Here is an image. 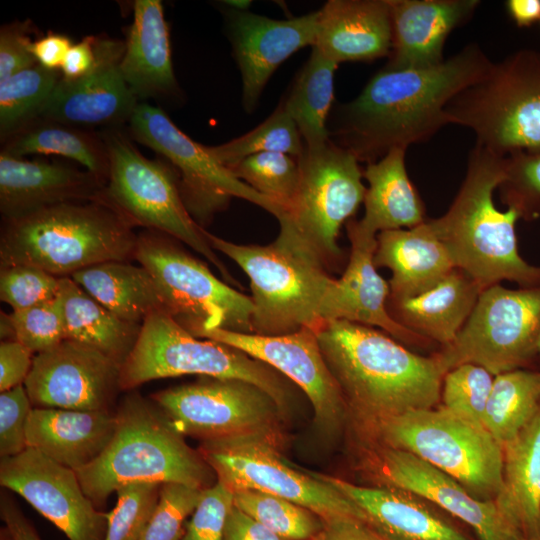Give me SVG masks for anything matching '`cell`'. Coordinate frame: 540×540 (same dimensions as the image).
<instances>
[{"mask_svg":"<svg viewBox=\"0 0 540 540\" xmlns=\"http://www.w3.org/2000/svg\"><path fill=\"white\" fill-rule=\"evenodd\" d=\"M58 296L66 339L88 345L122 366L136 344L142 325L113 314L71 277L61 278Z\"/></svg>","mask_w":540,"mask_h":540,"instance_id":"cell-35","label":"cell"},{"mask_svg":"<svg viewBox=\"0 0 540 540\" xmlns=\"http://www.w3.org/2000/svg\"><path fill=\"white\" fill-rule=\"evenodd\" d=\"M538 353H540V340H539V344H538Z\"/></svg>","mask_w":540,"mask_h":540,"instance_id":"cell-61","label":"cell"},{"mask_svg":"<svg viewBox=\"0 0 540 540\" xmlns=\"http://www.w3.org/2000/svg\"><path fill=\"white\" fill-rule=\"evenodd\" d=\"M298 187L290 207L279 218L332 267L342 256L337 244L341 226L364 201L363 171L356 157L331 139L304 148L297 158Z\"/></svg>","mask_w":540,"mask_h":540,"instance_id":"cell-13","label":"cell"},{"mask_svg":"<svg viewBox=\"0 0 540 540\" xmlns=\"http://www.w3.org/2000/svg\"><path fill=\"white\" fill-rule=\"evenodd\" d=\"M503 455V487L494 502L524 538L540 537V412L503 445Z\"/></svg>","mask_w":540,"mask_h":540,"instance_id":"cell-32","label":"cell"},{"mask_svg":"<svg viewBox=\"0 0 540 540\" xmlns=\"http://www.w3.org/2000/svg\"><path fill=\"white\" fill-rule=\"evenodd\" d=\"M33 352L16 340L0 343V391L24 384L33 364Z\"/></svg>","mask_w":540,"mask_h":540,"instance_id":"cell-52","label":"cell"},{"mask_svg":"<svg viewBox=\"0 0 540 540\" xmlns=\"http://www.w3.org/2000/svg\"><path fill=\"white\" fill-rule=\"evenodd\" d=\"M0 516L13 540H41L11 497L1 496Z\"/></svg>","mask_w":540,"mask_h":540,"instance_id":"cell-57","label":"cell"},{"mask_svg":"<svg viewBox=\"0 0 540 540\" xmlns=\"http://www.w3.org/2000/svg\"><path fill=\"white\" fill-rule=\"evenodd\" d=\"M539 412L540 372L516 369L495 376L484 426L502 447Z\"/></svg>","mask_w":540,"mask_h":540,"instance_id":"cell-38","label":"cell"},{"mask_svg":"<svg viewBox=\"0 0 540 540\" xmlns=\"http://www.w3.org/2000/svg\"><path fill=\"white\" fill-rule=\"evenodd\" d=\"M61 77V71L49 70L36 64L0 82L2 143L40 117Z\"/></svg>","mask_w":540,"mask_h":540,"instance_id":"cell-39","label":"cell"},{"mask_svg":"<svg viewBox=\"0 0 540 540\" xmlns=\"http://www.w3.org/2000/svg\"><path fill=\"white\" fill-rule=\"evenodd\" d=\"M161 485L138 482L118 488L117 503L106 513L104 540H139L155 510Z\"/></svg>","mask_w":540,"mask_h":540,"instance_id":"cell-45","label":"cell"},{"mask_svg":"<svg viewBox=\"0 0 540 540\" xmlns=\"http://www.w3.org/2000/svg\"><path fill=\"white\" fill-rule=\"evenodd\" d=\"M501 201L520 218L540 216V148L506 156V177L498 187Z\"/></svg>","mask_w":540,"mask_h":540,"instance_id":"cell-46","label":"cell"},{"mask_svg":"<svg viewBox=\"0 0 540 540\" xmlns=\"http://www.w3.org/2000/svg\"><path fill=\"white\" fill-rule=\"evenodd\" d=\"M450 124L471 129L476 144L498 155L540 148V52L520 49L458 93Z\"/></svg>","mask_w":540,"mask_h":540,"instance_id":"cell-8","label":"cell"},{"mask_svg":"<svg viewBox=\"0 0 540 540\" xmlns=\"http://www.w3.org/2000/svg\"><path fill=\"white\" fill-rule=\"evenodd\" d=\"M506 9L520 28L530 27L540 21V0H508Z\"/></svg>","mask_w":540,"mask_h":540,"instance_id":"cell-58","label":"cell"},{"mask_svg":"<svg viewBox=\"0 0 540 540\" xmlns=\"http://www.w3.org/2000/svg\"><path fill=\"white\" fill-rule=\"evenodd\" d=\"M1 151L18 158L31 154L62 156L105 181L109 172V155L101 133L41 117L4 141Z\"/></svg>","mask_w":540,"mask_h":540,"instance_id":"cell-36","label":"cell"},{"mask_svg":"<svg viewBox=\"0 0 540 540\" xmlns=\"http://www.w3.org/2000/svg\"><path fill=\"white\" fill-rule=\"evenodd\" d=\"M318 540H390L354 518H339L324 521L323 531Z\"/></svg>","mask_w":540,"mask_h":540,"instance_id":"cell-55","label":"cell"},{"mask_svg":"<svg viewBox=\"0 0 540 540\" xmlns=\"http://www.w3.org/2000/svg\"><path fill=\"white\" fill-rule=\"evenodd\" d=\"M229 171L272 200L283 213L293 202L299 181V166L293 156L279 152L257 153L243 159Z\"/></svg>","mask_w":540,"mask_h":540,"instance_id":"cell-42","label":"cell"},{"mask_svg":"<svg viewBox=\"0 0 540 540\" xmlns=\"http://www.w3.org/2000/svg\"><path fill=\"white\" fill-rule=\"evenodd\" d=\"M106 181L85 170L0 152V213L14 220L75 201H104Z\"/></svg>","mask_w":540,"mask_h":540,"instance_id":"cell-24","label":"cell"},{"mask_svg":"<svg viewBox=\"0 0 540 540\" xmlns=\"http://www.w3.org/2000/svg\"><path fill=\"white\" fill-rule=\"evenodd\" d=\"M485 368L465 363L443 377L441 399L447 410L484 426V415L494 378Z\"/></svg>","mask_w":540,"mask_h":540,"instance_id":"cell-44","label":"cell"},{"mask_svg":"<svg viewBox=\"0 0 540 540\" xmlns=\"http://www.w3.org/2000/svg\"><path fill=\"white\" fill-rule=\"evenodd\" d=\"M71 39L60 33L49 31L31 44V53L37 64L49 70L60 71L71 46Z\"/></svg>","mask_w":540,"mask_h":540,"instance_id":"cell-53","label":"cell"},{"mask_svg":"<svg viewBox=\"0 0 540 540\" xmlns=\"http://www.w3.org/2000/svg\"><path fill=\"white\" fill-rule=\"evenodd\" d=\"M211 155L228 170L257 153L279 152L298 158L305 144L294 120L282 102L256 128L217 146H207Z\"/></svg>","mask_w":540,"mask_h":540,"instance_id":"cell-40","label":"cell"},{"mask_svg":"<svg viewBox=\"0 0 540 540\" xmlns=\"http://www.w3.org/2000/svg\"><path fill=\"white\" fill-rule=\"evenodd\" d=\"M131 137L160 154L178 172L179 191L192 218L204 228L234 197L276 218L282 209L236 178L203 146L182 132L160 107L140 102L128 123Z\"/></svg>","mask_w":540,"mask_h":540,"instance_id":"cell-15","label":"cell"},{"mask_svg":"<svg viewBox=\"0 0 540 540\" xmlns=\"http://www.w3.org/2000/svg\"><path fill=\"white\" fill-rule=\"evenodd\" d=\"M203 490L180 483L162 484L155 510L139 540H181L184 522L197 507Z\"/></svg>","mask_w":540,"mask_h":540,"instance_id":"cell-47","label":"cell"},{"mask_svg":"<svg viewBox=\"0 0 540 540\" xmlns=\"http://www.w3.org/2000/svg\"><path fill=\"white\" fill-rule=\"evenodd\" d=\"M33 405L24 384L0 394V456L10 457L27 446V425Z\"/></svg>","mask_w":540,"mask_h":540,"instance_id":"cell-50","label":"cell"},{"mask_svg":"<svg viewBox=\"0 0 540 540\" xmlns=\"http://www.w3.org/2000/svg\"><path fill=\"white\" fill-rule=\"evenodd\" d=\"M525 540H540V537L531 538V539H525Z\"/></svg>","mask_w":540,"mask_h":540,"instance_id":"cell-60","label":"cell"},{"mask_svg":"<svg viewBox=\"0 0 540 540\" xmlns=\"http://www.w3.org/2000/svg\"><path fill=\"white\" fill-rule=\"evenodd\" d=\"M373 261L376 268L385 267L392 273L390 300L420 295L456 268L427 220L412 228L378 233Z\"/></svg>","mask_w":540,"mask_h":540,"instance_id":"cell-28","label":"cell"},{"mask_svg":"<svg viewBox=\"0 0 540 540\" xmlns=\"http://www.w3.org/2000/svg\"><path fill=\"white\" fill-rule=\"evenodd\" d=\"M405 154L406 149L395 148L363 171L369 186L358 224L367 233L412 228L426 221L424 203L406 171Z\"/></svg>","mask_w":540,"mask_h":540,"instance_id":"cell-33","label":"cell"},{"mask_svg":"<svg viewBox=\"0 0 540 540\" xmlns=\"http://www.w3.org/2000/svg\"><path fill=\"white\" fill-rule=\"evenodd\" d=\"M492 64L478 44L470 43L433 67L382 68L355 99L338 108L329 137L367 164L395 148L425 142L450 124L447 104Z\"/></svg>","mask_w":540,"mask_h":540,"instance_id":"cell-1","label":"cell"},{"mask_svg":"<svg viewBox=\"0 0 540 540\" xmlns=\"http://www.w3.org/2000/svg\"><path fill=\"white\" fill-rule=\"evenodd\" d=\"M109 155L104 201L134 227L156 230L204 256L231 284H238L188 212L179 175L168 162L146 158L120 128L101 132Z\"/></svg>","mask_w":540,"mask_h":540,"instance_id":"cell-9","label":"cell"},{"mask_svg":"<svg viewBox=\"0 0 540 540\" xmlns=\"http://www.w3.org/2000/svg\"><path fill=\"white\" fill-rule=\"evenodd\" d=\"M0 332L2 341L16 340L35 355L55 347L66 339L59 296L9 314L1 311Z\"/></svg>","mask_w":540,"mask_h":540,"instance_id":"cell-43","label":"cell"},{"mask_svg":"<svg viewBox=\"0 0 540 540\" xmlns=\"http://www.w3.org/2000/svg\"><path fill=\"white\" fill-rule=\"evenodd\" d=\"M338 64L312 47L311 55L281 102L294 120L305 147L315 148L330 140L327 127L334 100V74Z\"/></svg>","mask_w":540,"mask_h":540,"instance_id":"cell-37","label":"cell"},{"mask_svg":"<svg viewBox=\"0 0 540 540\" xmlns=\"http://www.w3.org/2000/svg\"><path fill=\"white\" fill-rule=\"evenodd\" d=\"M135 259L158 282L170 316L192 335L213 329L253 334L251 297L215 277L176 239L144 229L137 237Z\"/></svg>","mask_w":540,"mask_h":540,"instance_id":"cell-11","label":"cell"},{"mask_svg":"<svg viewBox=\"0 0 540 540\" xmlns=\"http://www.w3.org/2000/svg\"><path fill=\"white\" fill-rule=\"evenodd\" d=\"M392 45L383 68L424 69L442 63L449 34L471 19L478 0H388Z\"/></svg>","mask_w":540,"mask_h":540,"instance_id":"cell-25","label":"cell"},{"mask_svg":"<svg viewBox=\"0 0 540 540\" xmlns=\"http://www.w3.org/2000/svg\"><path fill=\"white\" fill-rule=\"evenodd\" d=\"M198 338L232 346L289 378L310 400L315 423L323 431L333 433L343 424L348 407L313 329L303 328L280 336L213 329L201 333Z\"/></svg>","mask_w":540,"mask_h":540,"instance_id":"cell-18","label":"cell"},{"mask_svg":"<svg viewBox=\"0 0 540 540\" xmlns=\"http://www.w3.org/2000/svg\"><path fill=\"white\" fill-rule=\"evenodd\" d=\"M124 43L120 72L139 102L165 101L179 95L161 1L133 2V21Z\"/></svg>","mask_w":540,"mask_h":540,"instance_id":"cell-27","label":"cell"},{"mask_svg":"<svg viewBox=\"0 0 540 540\" xmlns=\"http://www.w3.org/2000/svg\"><path fill=\"white\" fill-rule=\"evenodd\" d=\"M120 371L102 352L65 339L34 355L24 386L33 407L108 411L121 390Z\"/></svg>","mask_w":540,"mask_h":540,"instance_id":"cell-19","label":"cell"},{"mask_svg":"<svg viewBox=\"0 0 540 540\" xmlns=\"http://www.w3.org/2000/svg\"><path fill=\"white\" fill-rule=\"evenodd\" d=\"M114 435L90 464L76 470L85 495L97 508L123 485L180 483L206 489L212 468L191 449L160 408L138 394L124 398Z\"/></svg>","mask_w":540,"mask_h":540,"instance_id":"cell-6","label":"cell"},{"mask_svg":"<svg viewBox=\"0 0 540 540\" xmlns=\"http://www.w3.org/2000/svg\"><path fill=\"white\" fill-rule=\"evenodd\" d=\"M372 470L388 487L398 488L435 503L466 523L480 540H525L504 519L493 500H480L457 480L417 456L382 446Z\"/></svg>","mask_w":540,"mask_h":540,"instance_id":"cell-21","label":"cell"},{"mask_svg":"<svg viewBox=\"0 0 540 540\" xmlns=\"http://www.w3.org/2000/svg\"><path fill=\"white\" fill-rule=\"evenodd\" d=\"M95 41L96 36L89 35L71 46L60 69L63 79L74 81L92 70L96 61Z\"/></svg>","mask_w":540,"mask_h":540,"instance_id":"cell-54","label":"cell"},{"mask_svg":"<svg viewBox=\"0 0 540 540\" xmlns=\"http://www.w3.org/2000/svg\"><path fill=\"white\" fill-rule=\"evenodd\" d=\"M483 289L455 268L430 290L410 298L388 299L392 318L412 332L446 346L458 335Z\"/></svg>","mask_w":540,"mask_h":540,"instance_id":"cell-31","label":"cell"},{"mask_svg":"<svg viewBox=\"0 0 540 540\" xmlns=\"http://www.w3.org/2000/svg\"><path fill=\"white\" fill-rule=\"evenodd\" d=\"M540 340V286L484 289L456 338L434 357L444 375L465 363L493 376L519 369L536 353Z\"/></svg>","mask_w":540,"mask_h":540,"instance_id":"cell-12","label":"cell"},{"mask_svg":"<svg viewBox=\"0 0 540 540\" xmlns=\"http://www.w3.org/2000/svg\"><path fill=\"white\" fill-rule=\"evenodd\" d=\"M30 20L4 24L0 29V82L37 64L31 53Z\"/></svg>","mask_w":540,"mask_h":540,"instance_id":"cell-51","label":"cell"},{"mask_svg":"<svg viewBox=\"0 0 540 540\" xmlns=\"http://www.w3.org/2000/svg\"><path fill=\"white\" fill-rule=\"evenodd\" d=\"M124 47L121 40L96 36L92 70L74 81L61 77L40 117L88 130L129 123L140 102L120 72Z\"/></svg>","mask_w":540,"mask_h":540,"instance_id":"cell-20","label":"cell"},{"mask_svg":"<svg viewBox=\"0 0 540 540\" xmlns=\"http://www.w3.org/2000/svg\"><path fill=\"white\" fill-rule=\"evenodd\" d=\"M61 278L30 265L0 267V299L12 311L52 301L60 292Z\"/></svg>","mask_w":540,"mask_h":540,"instance_id":"cell-48","label":"cell"},{"mask_svg":"<svg viewBox=\"0 0 540 540\" xmlns=\"http://www.w3.org/2000/svg\"><path fill=\"white\" fill-rule=\"evenodd\" d=\"M224 540H283L259 522L233 506L224 530Z\"/></svg>","mask_w":540,"mask_h":540,"instance_id":"cell-56","label":"cell"},{"mask_svg":"<svg viewBox=\"0 0 540 540\" xmlns=\"http://www.w3.org/2000/svg\"><path fill=\"white\" fill-rule=\"evenodd\" d=\"M276 447L260 438H235L204 441L199 452L218 481L233 493L257 490L303 506L323 521L365 522L364 513L349 498L318 474L311 477L292 468Z\"/></svg>","mask_w":540,"mask_h":540,"instance_id":"cell-16","label":"cell"},{"mask_svg":"<svg viewBox=\"0 0 540 540\" xmlns=\"http://www.w3.org/2000/svg\"><path fill=\"white\" fill-rule=\"evenodd\" d=\"M182 436L204 441L260 438L277 446L283 410L264 390L238 379L205 378L152 395Z\"/></svg>","mask_w":540,"mask_h":540,"instance_id":"cell-14","label":"cell"},{"mask_svg":"<svg viewBox=\"0 0 540 540\" xmlns=\"http://www.w3.org/2000/svg\"><path fill=\"white\" fill-rule=\"evenodd\" d=\"M234 506L283 540H308L324 528L323 519L309 509L257 490L234 492Z\"/></svg>","mask_w":540,"mask_h":540,"instance_id":"cell-41","label":"cell"},{"mask_svg":"<svg viewBox=\"0 0 540 540\" xmlns=\"http://www.w3.org/2000/svg\"><path fill=\"white\" fill-rule=\"evenodd\" d=\"M115 427V414L109 411L33 407L27 425V446L76 471L101 455Z\"/></svg>","mask_w":540,"mask_h":540,"instance_id":"cell-29","label":"cell"},{"mask_svg":"<svg viewBox=\"0 0 540 540\" xmlns=\"http://www.w3.org/2000/svg\"><path fill=\"white\" fill-rule=\"evenodd\" d=\"M279 224V235L267 245H241L206 230L204 234L214 250L231 258L249 277L253 334L316 331L327 322L326 306L335 279L289 226Z\"/></svg>","mask_w":540,"mask_h":540,"instance_id":"cell-5","label":"cell"},{"mask_svg":"<svg viewBox=\"0 0 540 540\" xmlns=\"http://www.w3.org/2000/svg\"><path fill=\"white\" fill-rule=\"evenodd\" d=\"M315 332L347 407L363 424L440 401L444 373L434 356L413 353L387 333L346 320L325 322Z\"/></svg>","mask_w":540,"mask_h":540,"instance_id":"cell-2","label":"cell"},{"mask_svg":"<svg viewBox=\"0 0 540 540\" xmlns=\"http://www.w3.org/2000/svg\"><path fill=\"white\" fill-rule=\"evenodd\" d=\"M356 504L365 522L390 540H469L413 494L393 487H363L318 474Z\"/></svg>","mask_w":540,"mask_h":540,"instance_id":"cell-30","label":"cell"},{"mask_svg":"<svg viewBox=\"0 0 540 540\" xmlns=\"http://www.w3.org/2000/svg\"><path fill=\"white\" fill-rule=\"evenodd\" d=\"M70 277L98 303L125 321L142 325L153 314H169L161 287L142 265L107 261Z\"/></svg>","mask_w":540,"mask_h":540,"instance_id":"cell-34","label":"cell"},{"mask_svg":"<svg viewBox=\"0 0 540 540\" xmlns=\"http://www.w3.org/2000/svg\"><path fill=\"white\" fill-rule=\"evenodd\" d=\"M182 375L243 380L264 390L282 409L286 404L288 389L274 368L232 346L192 335L166 312L153 314L121 366L120 389Z\"/></svg>","mask_w":540,"mask_h":540,"instance_id":"cell-10","label":"cell"},{"mask_svg":"<svg viewBox=\"0 0 540 540\" xmlns=\"http://www.w3.org/2000/svg\"><path fill=\"white\" fill-rule=\"evenodd\" d=\"M364 425L382 446L428 462L480 500L494 501L501 492L503 447L483 425L443 406L412 410Z\"/></svg>","mask_w":540,"mask_h":540,"instance_id":"cell-7","label":"cell"},{"mask_svg":"<svg viewBox=\"0 0 540 540\" xmlns=\"http://www.w3.org/2000/svg\"><path fill=\"white\" fill-rule=\"evenodd\" d=\"M391 45L388 0H329L318 10L312 47L338 65L388 57Z\"/></svg>","mask_w":540,"mask_h":540,"instance_id":"cell-26","label":"cell"},{"mask_svg":"<svg viewBox=\"0 0 540 540\" xmlns=\"http://www.w3.org/2000/svg\"><path fill=\"white\" fill-rule=\"evenodd\" d=\"M0 484L23 497L69 540H104L106 512L85 495L76 472L27 447L2 457Z\"/></svg>","mask_w":540,"mask_h":540,"instance_id":"cell-17","label":"cell"},{"mask_svg":"<svg viewBox=\"0 0 540 540\" xmlns=\"http://www.w3.org/2000/svg\"><path fill=\"white\" fill-rule=\"evenodd\" d=\"M134 226L102 201L53 205L3 221L0 267L30 265L58 277L107 261L135 259Z\"/></svg>","mask_w":540,"mask_h":540,"instance_id":"cell-4","label":"cell"},{"mask_svg":"<svg viewBox=\"0 0 540 540\" xmlns=\"http://www.w3.org/2000/svg\"><path fill=\"white\" fill-rule=\"evenodd\" d=\"M0 540H13L5 526L1 529Z\"/></svg>","mask_w":540,"mask_h":540,"instance_id":"cell-59","label":"cell"},{"mask_svg":"<svg viewBox=\"0 0 540 540\" xmlns=\"http://www.w3.org/2000/svg\"><path fill=\"white\" fill-rule=\"evenodd\" d=\"M506 177V156L475 144L461 187L448 210L427 220L456 268L483 290L503 280L522 288L540 286V266L519 254L515 233L520 218L513 207L497 209L493 193Z\"/></svg>","mask_w":540,"mask_h":540,"instance_id":"cell-3","label":"cell"},{"mask_svg":"<svg viewBox=\"0 0 540 540\" xmlns=\"http://www.w3.org/2000/svg\"><path fill=\"white\" fill-rule=\"evenodd\" d=\"M346 230L351 244L347 267L340 279H335L326 307V321L346 320L381 328L385 333L407 344L425 345L424 337L395 321L387 307L389 284L377 272L374 253L377 235L367 233L350 219Z\"/></svg>","mask_w":540,"mask_h":540,"instance_id":"cell-23","label":"cell"},{"mask_svg":"<svg viewBox=\"0 0 540 540\" xmlns=\"http://www.w3.org/2000/svg\"><path fill=\"white\" fill-rule=\"evenodd\" d=\"M225 12L227 35L241 72L243 107L252 112L275 70L301 48L314 45L318 11L290 19L233 8Z\"/></svg>","mask_w":540,"mask_h":540,"instance_id":"cell-22","label":"cell"},{"mask_svg":"<svg viewBox=\"0 0 540 540\" xmlns=\"http://www.w3.org/2000/svg\"><path fill=\"white\" fill-rule=\"evenodd\" d=\"M234 506V493L220 481L202 492L181 540H224L228 515Z\"/></svg>","mask_w":540,"mask_h":540,"instance_id":"cell-49","label":"cell"}]
</instances>
